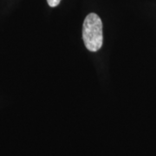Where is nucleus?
<instances>
[{"instance_id": "obj_2", "label": "nucleus", "mask_w": 156, "mask_h": 156, "mask_svg": "<svg viewBox=\"0 0 156 156\" xmlns=\"http://www.w3.org/2000/svg\"><path fill=\"white\" fill-rule=\"evenodd\" d=\"M62 0H47L48 2V5L50 6V7H56L60 4Z\"/></svg>"}, {"instance_id": "obj_1", "label": "nucleus", "mask_w": 156, "mask_h": 156, "mask_svg": "<svg viewBox=\"0 0 156 156\" xmlns=\"http://www.w3.org/2000/svg\"><path fill=\"white\" fill-rule=\"evenodd\" d=\"M83 38L86 48L91 52L100 50L103 42L102 22L95 13H89L85 17L83 26Z\"/></svg>"}]
</instances>
